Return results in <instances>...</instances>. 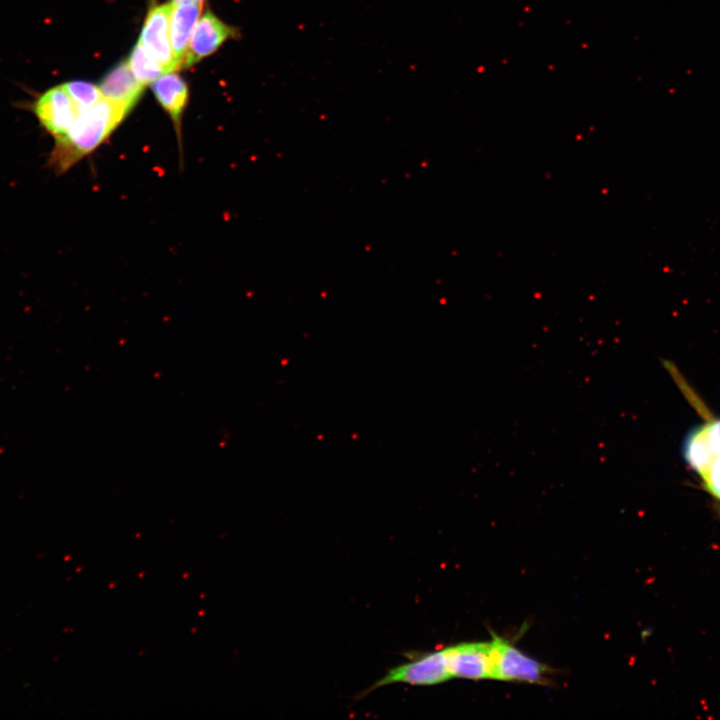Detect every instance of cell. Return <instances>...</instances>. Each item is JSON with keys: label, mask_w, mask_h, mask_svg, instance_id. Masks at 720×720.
Wrapping results in <instances>:
<instances>
[{"label": "cell", "mask_w": 720, "mask_h": 720, "mask_svg": "<svg viewBox=\"0 0 720 720\" xmlns=\"http://www.w3.org/2000/svg\"><path fill=\"white\" fill-rule=\"evenodd\" d=\"M129 111L101 98L80 112L69 131L55 140L48 166L58 175L65 173L99 147L118 127Z\"/></svg>", "instance_id": "1"}, {"label": "cell", "mask_w": 720, "mask_h": 720, "mask_svg": "<svg viewBox=\"0 0 720 720\" xmlns=\"http://www.w3.org/2000/svg\"><path fill=\"white\" fill-rule=\"evenodd\" d=\"M452 679L446 648L425 653L396 666L365 690L362 696L386 685L404 683L416 686L436 685Z\"/></svg>", "instance_id": "2"}, {"label": "cell", "mask_w": 720, "mask_h": 720, "mask_svg": "<svg viewBox=\"0 0 720 720\" xmlns=\"http://www.w3.org/2000/svg\"><path fill=\"white\" fill-rule=\"evenodd\" d=\"M490 679L544 683L548 668L523 654L505 639L492 634Z\"/></svg>", "instance_id": "3"}, {"label": "cell", "mask_w": 720, "mask_h": 720, "mask_svg": "<svg viewBox=\"0 0 720 720\" xmlns=\"http://www.w3.org/2000/svg\"><path fill=\"white\" fill-rule=\"evenodd\" d=\"M32 111L55 140L63 137L71 128L80 111L63 84L40 94L32 104Z\"/></svg>", "instance_id": "4"}, {"label": "cell", "mask_w": 720, "mask_h": 720, "mask_svg": "<svg viewBox=\"0 0 720 720\" xmlns=\"http://www.w3.org/2000/svg\"><path fill=\"white\" fill-rule=\"evenodd\" d=\"M172 3L150 7L141 31L139 42L156 59L165 72L177 69L170 41Z\"/></svg>", "instance_id": "5"}, {"label": "cell", "mask_w": 720, "mask_h": 720, "mask_svg": "<svg viewBox=\"0 0 720 720\" xmlns=\"http://www.w3.org/2000/svg\"><path fill=\"white\" fill-rule=\"evenodd\" d=\"M445 648L452 678L490 679V642H465Z\"/></svg>", "instance_id": "6"}, {"label": "cell", "mask_w": 720, "mask_h": 720, "mask_svg": "<svg viewBox=\"0 0 720 720\" xmlns=\"http://www.w3.org/2000/svg\"><path fill=\"white\" fill-rule=\"evenodd\" d=\"M237 35L238 31L233 26L221 21L211 11H206L194 28L183 67L198 63Z\"/></svg>", "instance_id": "7"}, {"label": "cell", "mask_w": 720, "mask_h": 720, "mask_svg": "<svg viewBox=\"0 0 720 720\" xmlns=\"http://www.w3.org/2000/svg\"><path fill=\"white\" fill-rule=\"evenodd\" d=\"M683 458L698 475L720 455V418H711L691 429L682 445Z\"/></svg>", "instance_id": "8"}, {"label": "cell", "mask_w": 720, "mask_h": 720, "mask_svg": "<svg viewBox=\"0 0 720 720\" xmlns=\"http://www.w3.org/2000/svg\"><path fill=\"white\" fill-rule=\"evenodd\" d=\"M98 87L102 98L130 112L140 99L145 86L135 78L127 61H123L103 77Z\"/></svg>", "instance_id": "9"}, {"label": "cell", "mask_w": 720, "mask_h": 720, "mask_svg": "<svg viewBox=\"0 0 720 720\" xmlns=\"http://www.w3.org/2000/svg\"><path fill=\"white\" fill-rule=\"evenodd\" d=\"M172 5L170 41L176 66L180 68L183 67L189 43L202 9V3L182 2Z\"/></svg>", "instance_id": "10"}, {"label": "cell", "mask_w": 720, "mask_h": 720, "mask_svg": "<svg viewBox=\"0 0 720 720\" xmlns=\"http://www.w3.org/2000/svg\"><path fill=\"white\" fill-rule=\"evenodd\" d=\"M151 89L162 108L169 114L177 131H180L182 115L188 100V87L184 79L174 71L162 74L151 83Z\"/></svg>", "instance_id": "11"}, {"label": "cell", "mask_w": 720, "mask_h": 720, "mask_svg": "<svg viewBox=\"0 0 720 720\" xmlns=\"http://www.w3.org/2000/svg\"><path fill=\"white\" fill-rule=\"evenodd\" d=\"M127 63L135 78L144 86L151 84L166 73L160 63L149 55L139 41L133 47Z\"/></svg>", "instance_id": "12"}, {"label": "cell", "mask_w": 720, "mask_h": 720, "mask_svg": "<svg viewBox=\"0 0 720 720\" xmlns=\"http://www.w3.org/2000/svg\"><path fill=\"white\" fill-rule=\"evenodd\" d=\"M63 86L80 112L90 108L102 98L99 87L88 81L74 80L64 83Z\"/></svg>", "instance_id": "13"}, {"label": "cell", "mask_w": 720, "mask_h": 720, "mask_svg": "<svg viewBox=\"0 0 720 720\" xmlns=\"http://www.w3.org/2000/svg\"><path fill=\"white\" fill-rule=\"evenodd\" d=\"M699 477L705 490L720 502V455L711 459Z\"/></svg>", "instance_id": "14"}, {"label": "cell", "mask_w": 720, "mask_h": 720, "mask_svg": "<svg viewBox=\"0 0 720 720\" xmlns=\"http://www.w3.org/2000/svg\"><path fill=\"white\" fill-rule=\"evenodd\" d=\"M204 0H170L169 2L172 4L182 3V2H195V3H203Z\"/></svg>", "instance_id": "15"}]
</instances>
